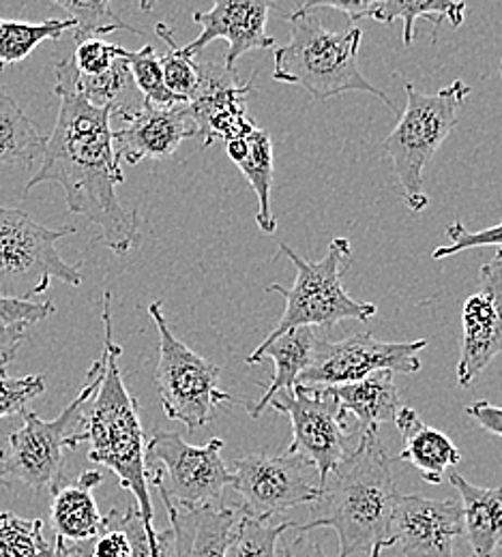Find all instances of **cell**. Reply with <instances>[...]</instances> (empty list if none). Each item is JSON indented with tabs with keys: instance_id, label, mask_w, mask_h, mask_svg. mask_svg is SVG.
<instances>
[{
	"instance_id": "obj_1",
	"label": "cell",
	"mask_w": 502,
	"mask_h": 557,
	"mask_svg": "<svg viewBox=\"0 0 502 557\" xmlns=\"http://www.w3.org/2000/svg\"><path fill=\"white\" fill-rule=\"evenodd\" d=\"M54 71L61 110L26 194L41 183L61 185L70 212L95 223L108 249L125 256L138 240V212L125 209L117 196L125 174L114 152L112 110L86 101L73 59L61 61Z\"/></svg>"
},
{
	"instance_id": "obj_2",
	"label": "cell",
	"mask_w": 502,
	"mask_h": 557,
	"mask_svg": "<svg viewBox=\"0 0 502 557\" xmlns=\"http://www.w3.org/2000/svg\"><path fill=\"white\" fill-rule=\"evenodd\" d=\"M393 457L378 426L360 431L359 444L320 483V495L309 504V521L296 532L335 530L338 557L369 554L376 545L393 547L391 523L400 491L393 481Z\"/></svg>"
},
{
	"instance_id": "obj_3",
	"label": "cell",
	"mask_w": 502,
	"mask_h": 557,
	"mask_svg": "<svg viewBox=\"0 0 502 557\" xmlns=\"http://www.w3.org/2000/svg\"><path fill=\"white\" fill-rule=\"evenodd\" d=\"M112 294H103V377L86 404L79 424L73 433V442H88V459L117 474L121 487L136 497V508L143 517L144 530L155 547L161 545V536L155 528V510L148 485L146 442L143 420L136 397L127 391L121 373V346L112 337Z\"/></svg>"
},
{
	"instance_id": "obj_4",
	"label": "cell",
	"mask_w": 502,
	"mask_h": 557,
	"mask_svg": "<svg viewBox=\"0 0 502 557\" xmlns=\"http://www.w3.org/2000/svg\"><path fill=\"white\" fill-rule=\"evenodd\" d=\"M290 41L276 48L273 79L301 86L314 99L325 101L344 92H369L393 110L391 99L359 70L363 33L359 26L329 30L314 13L294 11L287 15Z\"/></svg>"
},
{
	"instance_id": "obj_5",
	"label": "cell",
	"mask_w": 502,
	"mask_h": 557,
	"mask_svg": "<svg viewBox=\"0 0 502 557\" xmlns=\"http://www.w3.org/2000/svg\"><path fill=\"white\" fill-rule=\"evenodd\" d=\"M470 95V86L462 79L451 82L436 95H426L406 84V108L395 129L382 141V150L391 157L395 176L402 185L404 200L413 212L428 209L426 168L457 125V112Z\"/></svg>"
},
{
	"instance_id": "obj_6",
	"label": "cell",
	"mask_w": 502,
	"mask_h": 557,
	"mask_svg": "<svg viewBox=\"0 0 502 557\" xmlns=\"http://www.w3.org/2000/svg\"><path fill=\"white\" fill-rule=\"evenodd\" d=\"M280 251L296 269V281L286 289L280 283H271L267 289L282 294L286 298L284 315L278 326L265 342H273L292 329L301 326H320L333 329L340 322L357 320L367 322L378 313V307L371 302H360L346 294L342 277L351 264V240L335 238L329 245V251L318 262H307L294 253L287 245H280Z\"/></svg>"
},
{
	"instance_id": "obj_7",
	"label": "cell",
	"mask_w": 502,
	"mask_h": 557,
	"mask_svg": "<svg viewBox=\"0 0 502 557\" xmlns=\"http://www.w3.org/2000/svg\"><path fill=\"white\" fill-rule=\"evenodd\" d=\"M75 232L73 225L50 230L24 210L0 207V294L30 300L48 292L52 278L79 287V264H68L57 249Z\"/></svg>"
},
{
	"instance_id": "obj_8",
	"label": "cell",
	"mask_w": 502,
	"mask_h": 557,
	"mask_svg": "<svg viewBox=\"0 0 502 557\" xmlns=\"http://www.w3.org/2000/svg\"><path fill=\"white\" fill-rule=\"evenodd\" d=\"M103 356L95 360L72 404L54 420H44L35 412H22V426L9 435V453L4 463L9 479L20 481L33 491L59 487L63 483L65 453L75 448L73 433L79 424L86 404L97 393L103 377Z\"/></svg>"
},
{
	"instance_id": "obj_9",
	"label": "cell",
	"mask_w": 502,
	"mask_h": 557,
	"mask_svg": "<svg viewBox=\"0 0 502 557\" xmlns=\"http://www.w3.org/2000/svg\"><path fill=\"white\" fill-rule=\"evenodd\" d=\"M148 315L159 331L155 386L161 408L166 417L183 422L189 431H196L209 424L219 406L232 401V397L217 386L221 369L176 339L166 322L161 300L150 302Z\"/></svg>"
},
{
	"instance_id": "obj_10",
	"label": "cell",
	"mask_w": 502,
	"mask_h": 557,
	"mask_svg": "<svg viewBox=\"0 0 502 557\" xmlns=\"http://www.w3.org/2000/svg\"><path fill=\"white\" fill-rule=\"evenodd\" d=\"M221 450V437L192 446L174 431H155L146 442L148 485L157 488L163 504L179 508L213 504L234 483Z\"/></svg>"
},
{
	"instance_id": "obj_11",
	"label": "cell",
	"mask_w": 502,
	"mask_h": 557,
	"mask_svg": "<svg viewBox=\"0 0 502 557\" xmlns=\"http://www.w3.org/2000/svg\"><path fill=\"white\" fill-rule=\"evenodd\" d=\"M232 488L243 497V515L271 521L276 515L311 504L320 495V474L296 453H254L234 461Z\"/></svg>"
},
{
	"instance_id": "obj_12",
	"label": "cell",
	"mask_w": 502,
	"mask_h": 557,
	"mask_svg": "<svg viewBox=\"0 0 502 557\" xmlns=\"http://www.w3.org/2000/svg\"><path fill=\"white\" fill-rule=\"evenodd\" d=\"M276 412H284L292 422V440L286 453L303 455L320 474H327L348 455L346 440L353 433L348 417L342 412L331 386L314 388L296 384L290 393H280L269 404Z\"/></svg>"
},
{
	"instance_id": "obj_13",
	"label": "cell",
	"mask_w": 502,
	"mask_h": 557,
	"mask_svg": "<svg viewBox=\"0 0 502 557\" xmlns=\"http://www.w3.org/2000/svg\"><path fill=\"white\" fill-rule=\"evenodd\" d=\"M428 339L419 342H378L371 333H359L342 342H318L311 364L298 377V384L325 388L363 380L376 371L419 373L421 349Z\"/></svg>"
},
{
	"instance_id": "obj_14",
	"label": "cell",
	"mask_w": 502,
	"mask_h": 557,
	"mask_svg": "<svg viewBox=\"0 0 502 557\" xmlns=\"http://www.w3.org/2000/svg\"><path fill=\"white\" fill-rule=\"evenodd\" d=\"M457 384L468 388L502 351V247L479 271V289L462 307Z\"/></svg>"
},
{
	"instance_id": "obj_15",
	"label": "cell",
	"mask_w": 502,
	"mask_h": 557,
	"mask_svg": "<svg viewBox=\"0 0 502 557\" xmlns=\"http://www.w3.org/2000/svg\"><path fill=\"white\" fill-rule=\"evenodd\" d=\"M194 61L198 67V86L187 103L198 125L203 148L211 146L216 139H223L225 144L249 134L256 127L247 116L252 82L243 84L236 70H228L225 63L219 65L213 59L194 57Z\"/></svg>"
},
{
	"instance_id": "obj_16",
	"label": "cell",
	"mask_w": 502,
	"mask_h": 557,
	"mask_svg": "<svg viewBox=\"0 0 502 557\" xmlns=\"http://www.w3.org/2000/svg\"><path fill=\"white\" fill-rule=\"evenodd\" d=\"M119 129H112L114 152L121 163L138 165L144 159H168L176 152L183 139L198 138V125L189 103L152 106L144 101L140 108L119 114Z\"/></svg>"
},
{
	"instance_id": "obj_17",
	"label": "cell",
	"mask_w": 502,
	"mask_h": 557,
	"mask_svg": "<svg viewBox=\"0 0 502 557\" xmlns=\"http://www.w3.org/2000/svg\"><path fill=\"white\" fill-rule=\"evenodd\" d=\"M273 7L276 0H216L209 11H194L192 17L203 30L192 44L181 48V54L194 59L217 39H223L228 44L225 67L234 70L243 54L276 46V39L267 35Z\"/></svg>"
},
{
	"instance_id": "obj_18",
	"label": "cell",
	"mask_w": 502,
	"mask_h": 557,
	"mask_svg": "<svg viewBox=\"0 0 502 557\" xmlns=\"http://www.w3.org/2000/svg\"><path fill=\"white\" fill-rule=\"evenodd\" d=\"M464 534L462 502L400 495L393 512L391 536L404 557H453Z\"/></svg>"
},
{
	"instance_id": "obj_19",
	"label": "cell",
	"mask_w": 502,
	"mask_h": 557,
	"mask_svg": "<svg viewBox=\"0 0 502 557\" xmlns=\"http://www.w3.org/2000/svg\"><path fill=\"white\" fill-rule=\"evenodd\" d=\"M170 517L168 557H228V547L241 512L228 506L179 508L163 504Z\"/></svg>"
},
{
	"instance_id": "obj_20",
	"label": "cell",
	"mask_w": 502,
	"mask_h": 557,
	"mask_svg": "<svg viewBox=\"0 0 502 557\" xmlns=\"http://www.w3.org/2000/svg\"><path fill=\"white\" fill-rule=\"evenodd\" d=\"M395 424L402 433L404 448L393 461L411 463L426 483L440 485L449 470L460 463V448L446 433L426 424L413 408H402Z\"/></svg>"
},
{
	"instance_id": "obj_21",
	"label": "cell",
	"mask_w": 502,
	"mask_h": 557,
	"mask_svg": "<svg viewBox=\"0 0 502 557\" xmlns=\"http://www.w3.org/2000/svg\"><path fill=\"white\" fill-rule=\"evenodd\" d=\"M316 346H318V339L314 337V331L309 326H301V329L287 331L273 342H262L249 354L247 364H256L262 358H271L276 362L273 380H271L267 393L260 397V401H256V404L245 401L249 417L260 418L276 395L290 393L298 384V377L314 360Z\"/></svg>"
},
{
	"instance_id": "obj_22",
	"label": "cell",
	"mask_w": 502,
	"mask_h": 557,
	"mask_svg": "<svg viewBox=\"0 0 502 557\" xmlns=\"http://www.w3.org/2000/svg\"><path fill=\"white\" fill-rule=\"evenodd\" d=\"M103 481V472L86 470L73 483H61L52 491V528L57 539L86 543L101 534L103 517L93 497V488Z\"/></svg>"
},
{
	"instance_id": "obj_23",
	"label": "cell",
	"mask_w": 502,
	"mask_h": 557,
	"mask_svg": "<svg viewBox=\"0 0 502 557\" xmlns=\"http://www.w3.org/2000/svg\"><path fill=\"white\" fill-rule=\"evenodd\" d=\"M225 152L234 165L249 181L258 198V227L262 234H276L278 221L271 209V185H273V144L265 129L254 127L241 138L225 141Z\"/></svg>"
},
{
	"instance_id": "obj_24",
	"label": "cell",
	"mask_w": 502,
	"mask_h": 557,
	"mask_svg": "<svg viewBox=\"0 0 502 557\" xmlns=\"http://www.w3.org/2000/svg\"><path fill=\"white\" fill-rule=\"evenodd\" d=\"M449 481L462 495L470 557H494L502 539V487H477L457 472H451Z\"/></svg>"
},
{
	"instance_id": "obj_25",
	"label": "cell",
	"mask_w": 502,
	"mask_h": 557,
	"mask_svg": "<svg viewBox=\"0 0 502 557\" xmlns=\"http://www.w3.org/2000/svg\"><path fill=\"white\" fill-rule=\"evenodd\" d=\"M346 417H353L359 431L374 429L384 422H395L402 410V397L393 382V371H376L357 382L331 386Z\"/></svg>"
},
{
	"instance_id": "obj_26",
	"label": "cell",
	"mask_w": 502,
	"mask_h": 557,
	"mask_svg": "<svg viewBox=\"0 0 502 557\" xmlns=\"http://www.w3.org/2000/svg\"><path fill=\"white\" fill-rule=\"evenodd\" d=\"M48 136H41L17 101L0 92V165L28 168L46 150Z\"/></svg>"
},
{
	"instance_id": "obj_27",
	"label": "cell",
	"mask_w": 502,
	"mask_h": 557,
	"mask_svg": "<svg viewBox=\"0 0 502 557\" xmlns=\"http://www.w3.org/2000/svg\"><path fill=\"white\" fill-rule=\"evenodd\" d=\"M426 17L433 26L449 22L460 28L466 17V2L462 0H382L374 20L382 24H393L402 20L404 26V44L411 46L417 35V20Z\"/></svg>"
},
{
	"instance_id": "obj_28",
	"label": "cell",
	"mask_w": 502,
	"mask_h": 557,
	"mask_svg": "<svg viewBox=\"0 0 502 557\" xmlns=\"http://www.w3.org/2000/svg\"><path fill=\"white\" fill-rule=\"evenodd\" d=\"M70 28H75V22L70 20H46L39 24L15 22L0 17V70L22 63L33 54L44 41H57Z\"/></svg>"
},
{
	"instance_id": "obj_29",
	"label": "cell",
	"mask_w": 502,
	"mask_h": 557,
	"mask_svg": "<svg viewBox=\"0 0 502 557\" xmlns=\"http://www.w3.org/2000/svg\"><path fill=\"white\" fill-rule=\"evenodd\" d=\"M50 2L59 4L72 15L75 22V28H73L75 44L82 39L110 35L117 30H130L134 35H143L138 28H132L112 11V0H50Z\"/></svg>"
},
{
	"instance_id": "obj_30",
	"label": "cell",
	"mask_w": 502,
	"mask_h": 557,
	"mask_svg": "<svg viewBox=\"0 0 502 557\" xmlns=\"http://www.w3.org/2000/svg\"><path fill=\"white\" fill-rule=\"evenodd\" d=\"M294 525L296 523L290 521L271 525L269 521H258L241 512L228 547V557H278L282 536Z\"/></svg>"
},
{
	"instance_id": "obj_31",
	"label": "cell",
	"mask_w": 502,
	"mask_h": 557,
	"mask_svg": "<svg viewBox=\"0 0 502 557\" xmlns=\"http://www.w3.org/2000/svg\"><path fill=\"white\" fill-rule=\"evenodd\" d=\"M50 549L41 519L0 512V557H46Z\"/></svg>"
},
{
	"instance_id": "obj_32",
	"label": "cell",
	"mask_w": 502,
	"mask_h": 557,
	"mask_svg": "<svg viewBox=\"0 0 502 557\" xmlns=\"http://www.w3.org/2000/svg\"><path fill=\"white\" fill-rule=\"evenodd\" d=\"M121 59L125 61L127 70L132 73V79H134L136 88L140 90L146 103H152V106L179 103V99L166 88L159 57H157L152 46L146 44L144 48L136 50V52L121 48Z\"/></svg>"
},
{
	"instance_id": "obj_33",
	"label": "cell",
	"mask_w": 502,
	"mask_h": 557,
	"mask_svg": "<svg viewBox=\"0 0 502 557\" xmlns=\"http://www.w3.org/2000/svg\"><path fill=\"white\" fill-rule=\"evenodd\" d=\"M155 33L159 35V39L168 46V52L163 57H159V65L163 73V82L166 88L179 99V101H189V97L194 95L196 86H198V67L194 59H187L181 54V48L174 44L172 30L166 24H157Z\"/></svg>"
},
{
	"instance_id": "obj_34",
	"label": "cell",
	"mask_w": 502,
	"mask_h": 557,
	"mask_svg": "<svg viewBox=\"0 0 502 557\" xmlns=\"http://www.w3.org/2000/svg\"><path fill=\"white\" fill-rule=\"evenodd\" d=\"M444 234L449 236L451 245L436 247L431 251L433 260H444V258L457 256L468 249H479V247H502V221L492 227L479 230V232H470V230H466V225L462 221H455V223L446 225Z\"/></svg>"
},
{
	"instance_id": "obj_35",
	"label": "cell",
	"mask_w": 502,
	"mask_h": 557,
	"mask_svg": "<svg viewBox=\"0 0 502 557\" xmlns=\"http://www.w3.org/2000/svg\"><path fill=\"white\" fill-rule=\"evenodd\" d=\"M46 377L26 375V377H7L0 375V418L15 417L26 410V404L44 395Z\"/></svg>"
},
{
	"instance_id": "obj_36",
	"label": "cell",
	"mask_w": 502,
	"mask_h": 557,
	"mask_svg": "<svg viewBox=\"0 0 502 557\" xmlns=\"http://www.w3.org/2000/svg\"><path fill=\"white\" fill-rule=\"evenodd\" d=\"M119 57L121 46H112L97 37H90L77 41L72 59L79 75H101L119 61Z\"/></svg>"
},
{
	"instance_id": "obj_37",
	"label": "cell",
	"mask_w": 502,
	"mask_h": 557,
	"mask_svg": "<svg viewBox=\"0 0 502 557\" xmlns=\"http://www.w3.org/2000/svg\"><path fill=\"white\" fill-rule=\"evenodd\" d=\"M88 557H132V545L125 530L119 523L117 508L103 517V530L90 541Z\"/></svg>"
},
{
	"instance_id": "obj_38",
	"label": "cell",
	"mask_w": 502,
	"mask_h": 557,
	"mask_svg": "<svg viewBox=\"0 0 502 557\" xmlns=\"http://www.w3.org/2000/svg\"><path fill=\"white\" fill-rule=\"evenodd\" d=\"M54 313H57V307L52 302L20 300V298H9L0 294V322L33 326Z\"/></svg>"
},
{
	"instance_id": "obj_39",
	"label": "cell",
	"mask_w": 502,
	"mask_h": 557,
	"mask_svg": "<svg viewBox=\"0 0 502 557\" xmlns=\"http://www.w3.org/2000/svg\"><path fill=\"white\" fill-rule=\"evenodd\" d=\"M380 4H382V0H305L296 11L314 13L316 9L329 7L335 11H342L344 15H348V20L353 24H357L363 17H374Z\"/></svg>"
},
{
	"instance_id": "obj_40",
	"label": "cell",
	"mask_w": 502,
	"mask_h": 557,
	"mask_svg": "<svg viewBox=\"0 0 502 557\" xmlns=\"http://www.w3.org/2000/svg\"><path fill=\"white\" fill-rule=\"evenodd\" d=\"M28 337V324H7L0 322V375L15 360L22 344Z\"/></svg>"
},
{
	"instance_id": "obj_41",
	"label": "cell",
	"mask_w": 502,
	"mask_h": 557,
	"mask_svg": "<svg viewBox=\"0 0 502 557\" xmlns=\"http://www.w3.org/2000/svg\"><path fill=\"white\" fill-rule=\"evenodd\" d=\"M466 414L488 433L502 437V408L499 406H492L490 401H475L466 408Z\"/></svg>"
},
{
	"instance_id": "obj_42",
	"label": "cell",
	"mask_w": 502,
	"mask_h": 557,
	"mask_svg": "<svg viewBox=\"0 0 502 557\" xmlns=\"http://www.w3.org/2000/svg\"><path fill=\"white\" fill-rule=\"evenodd\" d=\"M278 557H329L322 545L307 536V532H296L294 539L278 547Z\"/></svg>"
},
{
	"instance_id": "obj_43",
	"label": "cell",
	"mask_w": 502,
	"mask_h": 557,
	"mask_svg": "<svg viewBox=\"0 0 502 557\" xmlns=\"http://www.w3.org/2000/svg\"><path fill=\"white\" fill-rule=\"evenodd\" d=\"M90 554V541L86 543H68L63 539H57L54 547L46 557H88Z\"/></svg>"
},
{
	"instance_id": "obj_44",
	"label": "cell",
	"mask_w": 502,
	"mask_h": 557,
	"mask_svg": "<svg viewBox=\"0 0 502 557\" xmlns=\"http://www.w3.org/2000/svg\"><path fill=\"white\" fill-rule=\"evenodd\" d=\"M0 488H11V479L7 472V463H4V453L0 450Z\"/></svg>"
},
{
	"instance_id": "obj_45",
	"label": "cell",
	"mask_w": 502,
	"mask_h": 557,
	"mask_svg": "<svg viewBox=\"0 0 502 557\" xmlns=\"http://www.w3.org/2000/svg\"><path fill=\"white\" fill-rule=\"evenodd\" d=\"M382 549H389L387 545H376L371 552H369V556L367 557H380L382 556Z\"/></svg>"
},
{
	"instance_id": "obj_46",
	"label": "cell",
	"mask_w": 502,
	"mask_h": 557,
	"mask_svg": "<svg viewBox=\"0 0 502 557\" xmlns=\"http://www.w3.org/2000/svg\"><path fill=\"white\" fill-rule=\"evenodd\" d=\"M155 2H157V0H140V9H143V11H150V9L155 7Z\"/></svg>"
},
{
	"instance_id": "obj_47",
	"label": "cell",
	"mask_w": 502,
	"mask_h": 557,
	"mask_svg": "<svg viewBox=\"0 0 502 557\" xmlns=\"http://www.w3.org/2000/svg\"><path fill=\"white\" fill-rule=\"evenodd\" d=\"M501 545H502V539H501Z\"/></svg>"
},
{
	"instance_id": "obj_48",
	"label": "cell",
	"mask_w": 502,
	"mask_h": 557,
	"mask_svg": "<svg viewBox=\"0 0 502 557\" xmlns=\"http://www.w3.org/2000/svg\"><path fill=\"white\" fill-rule=\"evenodd\" d=\"M501 71H502V65H501Z\"/></svg>"
}]
</instances>
